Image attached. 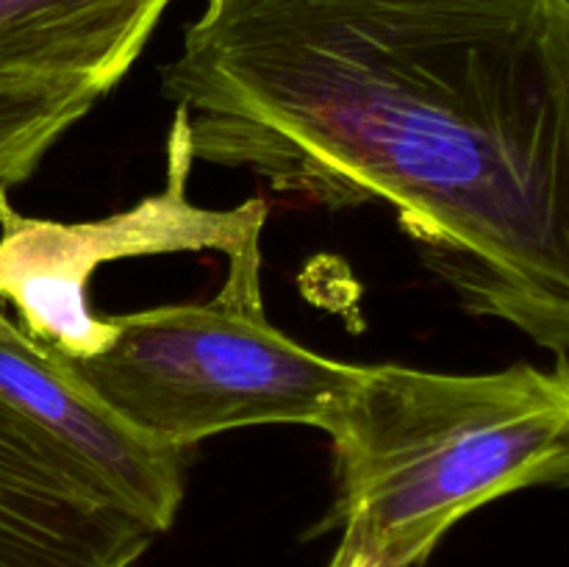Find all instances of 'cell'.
<instances>
[{
  "mask_svg": "<svg viewBox=\"0 0 569 567\" xmlns=\"http://www.w3.org/2000/svg\"><path fill=\"white\" fill-rule=\"evenodd\" d=\"M192 161L383 203L465 309L569 345V0H209L161 70Z\"/></svg>",
  "mask_w": 569,
  "mask_h": 567,
  "instance_id": "obj_1",
  "label": "cell"
},
{
  "mask_svg": "<svg viewBox=\"0 0 569 567\" xmlns=\"http://www.w3.org/2000/svg\"><path fill=\"white\" fill-rule=\"evenodd\" d=\"M337 500L322 528L381 567H420L470 511L569 476V370L361 365L326 426Z\"/></svg>",
  "mask_w": 569,
  "mask_h": 567,
  "instance_id": "obj_2",
  "label": "cell"
},
{
  "mask_svg": "<svg viewBox=\"0 0 569 567\" xmlns=\"http://www.w3.org/2000/svg\"><path fill=\"white\" fill-rule=\"evenodd\" d=\"M106 322L111 337L94 354L56 356L117 420L170 448L276 422L326 431L361 372L267 320L261 267L228 270L209 304L106 315Z\"/></svg>",
  "mask_w": 569,
  "mask_h": 567,
  "instance_id": "obj_3",
  "label": "cell"
},
{
  "mask_svg": "<svg viewBox=\"0 0 569 567\" xmlns=\"http://www.w3.org/2000/svg\"><path fill=\"white\" fill-rule=\"evenodd\" d=\"M192 165L183 117L172 111L164 187L120 215L92 222L26 217L0 192V298L14 306L33 342L59 356H87L109 342L111 326L89 309L94 270L109 261L217 250L228 270L261 267L264 200L194 206L187 195Z\"/></svg>",
  "mask_w": 569,
  "mask_h": 567,
  "instance_id": "obj_4",
  "label": "cell"
},
{
  "mask_svg": "<svg viewBox=\"0 0 569 567\" xmlns=\"http://www.w3.org/2000/svg\"><path fill=\"white\" fill-rule=\"evenodd\" d=\"M161 528L0 398V567H137Z\"/></svg>",
  "mask_w": 569,
  "mask_h": 567,
  "instance_id": "obj_5",
  "label": "cell"
},
{
  "mask_svg": "<svg viewBox=\"0 0 569 567\" xmlns=\"http://www.w3.org/2000/svg\"><path fill=\"white\" fill-rule=\"evenodd\" d=\"M0 398L31 417L103 472L161 534L181 509L189 448L139 437L67 372L53 350L33 342L0 311Z\"/></svg>",
  "mask_w": 569,
  "mask_h": 567,
  "instance_id": "obj_6",
  "label": "cell"
},
{
  "mask_svg": "<svg viewBox=\"0 0 569 567\" xmlns=\"http://www.w3.org/2000/svg\"><path fill=\"white\" fill-rule=\"evenodd\" d=\"M172 0H0V87L109 94Z\"/></svg>",
  "mask_w": 569,
  "mask_h": 567,
  "instance_id": "obj_7",
  "label": "cell"
},
{
  "mask_svg": "<svg viewBox=\"0 0 569 567\" xmlns=\"http://www.w3.org/2000/svg\"><path fill=\"white\" fill-rule=\"evenodd\" d=\"M98 100L83 87H0V192L26 181Z\"/></svg>",
  "mask_w": 569,
  "mask_h": 567,
  "instance_id": "obj_8",
  "label": "cell"
},
{
  "mask_svg": "<svg viewBox=\"0 0 569 567\" xmlns=\"http://www.w3.org/2000/svg\"><path fill=\"white\" fill-rule=\"evenodd\" d=\"M328 567H381V565L370 561V559H367V556L356 554V550L337 548V554H333L331 565H328Z\"/></svg>",
  "mask_w": 569,
  "mask_h": 567,
  "instance_id": "obj_9",
  "label": "cell"
}]
</instances>
